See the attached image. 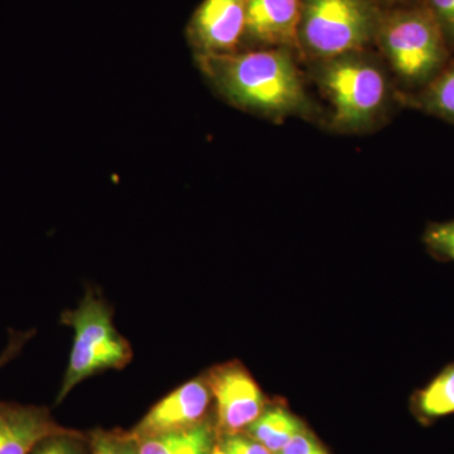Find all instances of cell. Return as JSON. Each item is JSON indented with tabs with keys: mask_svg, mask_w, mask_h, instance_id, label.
Returning <instances> with one entry per match:
<instances>
[{
	"mask_svg": "<svg viewBox=\"0 0 454 454\" xmlns=\"http://www.w3.org/2000/svg\"><path fill=\"white\" fill-rule=\"evenodd\" d=\"M297 59V53L288 49L195 56L197 67L223 100L270 121H284L293 116L316 119L318 115Z\"/></svg>",
	"mask_w": 454,
	"mask_h": 454,
	"instance_id": "obj_1",
	"label": "cell"
},
{
	"mask_svg": "<svg viewBox=\"0 0 454 454\" xmlns=\"http://www.w3.org/2000/svg\"><path fill=\"white\" fill-rule=\"evenodd\" d=\"M352 51L309 64L317 88L331 107L330 128L343 134L376 129L389 114L396 91L379 53Z\"/></svg>",
	"mask_w": 454,
	"mask_h": 454,
	"instance_id": "obj_2",
	"label": "cell"
},
{
	"mask_svg": "<svg viewBox=\"0 0 454 454\" xmlns=\"http://www.w3.org/2000/svg\"><path fill=\"white\" fill-rule=\"evenodd\" d=\"M373 46L404 88L399 92H415L428 85L450 65L452 53L419 0L384 9Z\"/></svg>",
	"mask_w": 454,
	"mask_h": 454,
	"instance_id": "obj_3",
	"label": "cell"
},
{
	"mask_svg": "<svg viewBox=\"0 0 454 454\" xmlns=\"http://www.w3.org/2000/svg\"><path fill=\"white\" fill-rule=\"evenodd\" d=\"M382 13L376 0H301L298 59L310 64L372 49Z\"/></svg>",
	"mask_w": 454,
	"mask_h": 454,
	"instance_id": "obj_4",
	"label": "cell"
},
{
	"mask_svg": "<svg viewBox=\"0 0 454 454\" xmlns=\"http://www.w3.org/2000/svg\"><path fill=\"white\" fill-rule=\"evenodd\" d=\"M61 322L74 328V339L57 403L90 376L122 369L133 358L130 343L116 331L112 309L98 293L86 292L77 309L64 312Z\"/></svg>",
	"mask_w": 454,
	"mask_h": 454,
	"instance_id": "obj_5",
	"label": "cell"
},
{
	"mask_svg": "<svg viewBox=\"0 0 454 454\" xmlns=\"http://www.w3.org/2000/svg\"><path fill=\"white\" fill-rule=\"evenodd\" d=\"M205 379L216 400L217 427L227 435L249 428L264 411L262 391L241 364L214 367Z\"/></svg>",
	"mask_w": 454,
	"mask_h": 454,
	"instance_id": "obj_6",
	"label": "cell"
},
{
	"mask_svg": "<svg viewBox=\"0 0 454 454\" xmlns=\"http://www.w3.org/2000/svg\"><path fill=\"white\" fill-rule=\"evenodd\" d=\"M247 0H203L193 12L186 37L193 56L219 55L240 50Z\"/></svg>",
	"mask_w": 454,
	"mask_h": 454,
	"instance_id": "obj_7",
	"label": "cell"
},
{
	"mask_svg": "<svg viewBox=\"0 0 454 454\" xmlns=\"http://www.w3.org/2000/svg\"><path fill=\"white\" fill-rule=\"evenodd\" d=\"M300 13L301 0H247L240 50L288 49L297 53Z\"/></svg>",
	"mask_w": 454,
	"mask_h": 454,
	"instance_id": "obj_8",
	"label": "cell"
},
{
	"mask_svg": "<svg viewBox=\"0 0 454 454\" xmlns=\"http://www.w3.org/2000/svg\"><path fill=\"white\" fill-rule=\"evenodd\" d=\"M211 397L205 376L188 381L154 405L131 437H153L199 426L207 413Z\"/></svg>",
	"mask_w": 454,
	"mask_h": 454,
	"instance_id": "obj_9",
	"label": "cell"
},
{
	"mask_svg": "<svg viewBox=\"0 0 454 454\" xmlns=\"http://www.w3.org/2000/svg\"><path fill=\"white\" fill-rule=\"evenodd\" d=\"M51 418L49 409L0 403V454H29L44 438L71 434Z\"/></svg>",
	"mask_w": 454,
	"mask_h": 454,
	"instance_id": "obj_10",
	"label": "cell"
},
{
	"mask_svg": "<svg viewBox=\"0 0 454 454\" xmlns=\"http://www.w3.org/2000/svg\"><path fill=\"white\" fill-rule=\"evenodd\" d=\"M411 408L423 426L454 414V363L443 367L422 389L415 391Z\"/></svg>",
	"mask_w": 454,
	"mask_h": 454,
	"instance_id": "obj_11",
	"label": "cell"
},
{
	"mask_svg": "<svg viewBox=\"0 0 454 454\" xmlns=\"http://www.w3.org/2000/svg\"><path fill=\"white\" fill-rule=\"evenodd\" d=\"M396 101L454 125V65L418 91H396Z\"/></svg>",
	"mask_w": 454,
	"mask_h": 454,
	"instance_id": "obj_12",
	"label": "cell"
},
{
	"mask_svg": "<svg viewBox=\"0 0 454 454\" xmlns=\"http://www.w3.org/2000/svg\"><path fill=\"white\" fill-rule=\"evenodd\" d=\"M139 454H212L214 434L207 424L164 433L153 437L134 438Z\"/></svg>",
	"mask_w": 454,
	"mask_h": 454,
	"instance_id": "obj_13",
	"label": "cell"
},
{
	"mask_svg": "<svg viewBox=\"0 0 454 454\" xmlns=\"http://www.w3.org/2000/svg\"><path fill=\"white\" fill-rule=\"evenodd\" d=\"M303 429V424L294 415L277 406L262 411L258 419L247 428V433L271 453L277 454Z\"/></svg>",
	"mask_w": 454,
	"mask_h": 454,
	"instance_id": "obj_14",
	"label": "cell"
},
{
	"mask_svg": "<svg viewBox=\"0 0 454 454\" xmlns=\"http://www.w3.org/2000/svg\"><path fill=\"white\" fill-rule=\"evenodd\" d=\"M423 243L433 258L454 262V220L429 223Z\"/></svg>",
	"mask_w": 454,
	"mask_h": 454,
	"instance_id": "obj_15",
	"label": "cell"
},
{
	"mask_svg": "<svg viewBox=\"0 0 454 454\" xmlns=\"http://www.w3.org/2000/svg\"><path fill=\"white\" fill-rule=\"evenodd\" d=\"M427 11L432 14L443 33L450 52L454 51V0H419Z\"/></svg>",
	"mask_w": 454,
	"mask_h": 454,
	"instance_id": "obj_16",
	"label": "cell"
},
{
	"mask_svg": "<svg viewBox=\"0 0 454 454\" xmlns=\"http://www.w3.org/2000/svg\"><path fill=\"white\" fill-rule=\"evenodd\" d=\"M92 454H139L133 437L98 432L91 439Z\"/></svg>",
	"mask_w": 454,
	"mask_h": 454,
	"instance_id": "obj_17",
	"label": "cell"
},
{
	"mask_svg": "<svg viewBox=\"0 0 454 454\" xmlns=\"http://www.w3.org/2000/svg\"><path fill=\"white\" fill-rule=\"evenodd\" d=\"M77 433L71 434H56L44 438L29 454H80L74 438H79Z\"/></svg>",
	"mask_w": 454,
	"mask_h": 454,
	"instance_id": "obj_18",
	"label": "cell"
},
{
	"mask_svg": "<svg viewBox=\"0 0 454 454\" xmlns=\"http://www.w3.org/2000/svg\"><path fill=\"white\" fill-rule=\"evenodd\" d=\"M277 454H330L307 430H301Z\"/></svg>",
	"mask_w": 454,
	"mask_h": 454,
	"instance_id": "obj_19",
	"label": "cell"
},
{
	"mask_svg": "<svg viewBox=\"0 0 454 454\" xmlns=\"http://www.w3.org/2000/svg\"><path fill=\"white\" fill-rule=\"evenodd\" d=\"M220 448L225 454H274L255 439L238 434L229 435Z\"/></svg>",
	"mask_w": 454,
	"mask_h": 454,
	"instance_id": "obj_20",
	"label": "cell"
},
{
	"mask_svg": "<svg viewBox=\"0 0 454 454\" xmlns=\"http://www.w3.org/2000/svg\"><path fill=\"white\" fill-rule=\"evenodd\" d=\"M35 333H13L12 331L11 336H9L8 346L4 351L0 355V370L3 369L9 361L13 360L20 355L22 348H25L27 342L31 340V337Z\"/></svg>",
	"mask_w": 454,
	"mask_h": 454,
	"instance_id": "obj_21",
	"label": "cell"
},
{
	"mask_svg": "<svg viewBox=\"0 0 454 454\" xmlns=\"http://www.w3.org/2000/svg\"><path fill=\"white\" fill-rule=\"evenodd\" d=\"M384 9L397 7V5L408 4L415 0H376Z\"/></svg>",
	"mask_w": 454,
	"mask_h": 454,
	"instance_id": "obj_22",
	"label": "cell"
},
{
	"mask_svg": "<svg viewBox=\"0 0 454 454\" xmlns=\"http://www.w3.org/2000/svg\"><path fill=\"white\" fill-rule=\"evenodd\" d=\"M212 454H225L223 450H221L220 447L214 448V452Z\"/></svg>",
	"mask_w": 454,
	"mask_h": 454,
	"instance_id": "obj_23",
	"label": "cell"
}]
</instances>
